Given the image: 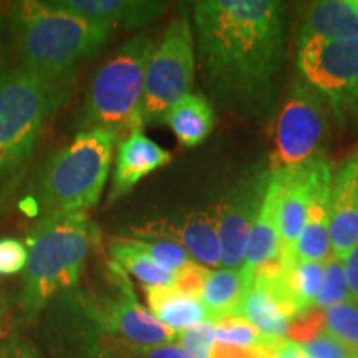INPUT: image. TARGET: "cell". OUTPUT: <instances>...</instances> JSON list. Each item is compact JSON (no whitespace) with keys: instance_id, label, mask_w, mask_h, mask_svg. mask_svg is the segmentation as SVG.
<instances>
[{"instance_id":"1","label":"cell","mask_w":358,"mask_h":358,"mask_svg":"<svg viewBox=\"0 0 358 358\" xmlns=\"http://www.w3.org/2000/svg\"><path fill=\"white\" fill-rule=\"evenodd\" d=\"M285 13L277 0L194 3L203 75L221 105L250 118L272 113L285 62Z\"/></svg>"},{"instance_id":"2","label":"cell","mask_w":358,"mask_h":358,"mask_svg":"<svg viewBox=\"0 0 358 358\" xmlns=\"http://www.w3.org/2000/svg\"><path fill=\"white\" fill-rule=\"evenodd\" d=\"M22 69L57 83L95 57L113 29L65 10L55 2H22L13 15Z\"/></svg>"},{"instance_id":"3","label":"cell","mask_w":358,"mask_h":358,"mask_svg":"<svg viewBox=\"0 0 358 358\" xmlns=\"http://www.w3.org/2000/svg\"><path fill=\"white\" fill-rule=\"evenodd\" d=\"M98 231L88 213L42 216L27 237L22 313L35 320L53 297L80 282Z\"/></svg>"},{"instance_id":"4","label":"cell","mask_w":358,"mask_h":358,"mask_svg":"<svg viewBox=\"0 0 358 358\" xmlns=\"http://www.w3.org/2000/svg\"><path fill=\"white\" fill-rule=\"evenodd\" d=\"M64 83L17 66L0 75V194L32 158L40 133L62 101Z\"/></svg>"},{"instance_id":"5","label":"cell","mask_w":358,"mask_h":358,"mask_svg":"<svg viewBox=\"0 0 358 358\" xmlns=\"http://www.w3.org/2000/svg\"><path fill=\"white\" fill-rule=\"evenodd\" d=\"M118 134L110 129H83L48 161L40 179L38 213H88L101 198Z\"/></svg>"},{"instance_id":"6","label":"cell","mask_w":358,"mask_h":358,"mask_svg":"<svg viewBox=\"0 0 358 358\" xmlns=\"http://www.w3.org/2000/svg\"><path fill=\"white\" fill-rule=\"evenodd\" d=\"M153 50V40L146 35H136L100 66L90 82L83 103L87 129L101 128L116 134L143 129L145 73Z\"/></svg>"},{"instance_id":"7","label":"cell","mask_w":358,"mask_h":358,"mask_svg":"<svg viewBox=\"0 0 358 358\" xmlns=\"http://www.w3.org/2000/svg\"><path fill=\"white\" fill-rule=\"evenodd\" d=\"M194 69L191 22L187 13L181 10L168 24L163 38L148 62L141 106L143 123L161 122L171 106L189 95Z\"/></svg>"},{"instance_id":"8","label":"cell","mask_w":358,"mask_h":358,"mask_svg":"<svg viewBox=\"0 0 358 358\" xmlns=\"http://www.w3.org/2000/svg\"><path fill=\"white\" fill-rule=\"evenodd\" d=\"M110 284L113 294L85 303V312L100 338L124 343L129 347H158L178 340V334L163 325L141 306L127 272L118 264L108 262Z\"/></svg>"},{"instance_id":"9","label":"cell","mask_w":358,"mask_h":358,"mask_svg":"<svg viewBox=\"0 0 358 358\" xmlns=\"http://www.w3.org/2000/svg\"><path fill=\"white\" fill-rule=\"evenodd\" d=\"M297 62L303 80L329 100L340 122L358 115V38L302 40Z\"/></svg>"},{"instance_id":"10","label":"cell","mask_w":358,"mask_h":358,"mask_svg":"<svg viewBox=\"0 0 358 358\" xmlns=\"http://www.w3.org/2000/svg\"><path fill=\"white\" fill-rule=\"evenodd\" d=\"M327 129L329 115L324 96L307 82H297L277 120L271 171L297 166L319 156Z\"/></svg>"},{"instance_id":"11","label":"cell","mask_w":358,"mask_h":358,"mask_svg":"<svg viewBox=\"0 0 358 358\" xmlns=\"http://www.w3.org/2000/svg\"><path fill=\"white\" fill-rule=\"evenodd\" d=\"M271 174V168L252 171L211 208L221 244V266L237 268L244 264L250 231L266 198Z\"/></svg>"},{"instance_id":"12","label":"cell","mask_w":358,"mask_h":358,"mask_svg":"<svg viewBox=\"0 0 358 358\" xmlns=\"http://www.w3.org/2000/svg\"><path fill=\"white\" fill-rule=\"evenodd\" d=\"M272 173L275 174L280 186V257H285L301 236L317 189L332 179V169L324 156H315L297 166Z\"/></svg>"},{"instance_id":"13","label":"cell","mask_w":358,"mask_h":358,"mask_svg":"<svg viewBox=\"0 0 358 358\" xmlns=\"http://www.w3.org/2000/svg\"><path fill=\"white\" fill-rule=\"evenodd\" d=\"M129 237H151V239H168L181 245L194 262L201 266H221V244H219L217 224L211 209L208 211L187 213L178 219H156L131 227Z\"/></svg>"},{"instance_id":"14","label":"cell","mask_w":358,"mask_h":358,"mask_svg":"<svg viewBox=\"0 0 358 358\" xmlns=\"http://www.w3.org/2000/svg\"><path fill=\"white\" fill-rule=\"evenodd\" d=\"M329 216L332 254L347 259L358 241V150L332 179Z\"/></svg>"},{"instance_id":"15","label":"cell","mask_w":358,"mask_h":358,"mask_svg":"<svg viewBox=\"0 0 358 358\" xmlns=\"http://www.w3.org/2000/svg\"><path fill=\"white\" fill-rule=\"evenodd\" d=\"M171 159V153L148 138L143 129L127 134V138L118 143L116 151L110 203L127 196L141 179L156 169L166 166Z\"/></svg>"},{"instance_id":"16","label":"cell","mask_w":358,"mask_h":358,"mask_svg":"<svg viewBox=\"0 0 358 358\" xmlns=\"http://www.w3.org/2000/svg\"><path fill=\"white\" fill-rule=\"evenodd\" d=\"M57 6L116 29H136L166 12L169 3L148 0H57Z\"/></svg>"},{"instance_id":"17","label":"cell","mask_w":358,"mask_h":358,"mask_svg":"<svg viewBox=\"0 0 358 358\" xmlns=\"http://www.w3.org/2000/svg\"><path fill=\"white\" fill-rule=\"evenodd\" d=\"M272 173V171H271ZM279 203L280 186L275 174H271L266 198L262 201L261 211L250 231L248 249L243 266L249 272H256L264 264L280 257V231H279Z\"/></svg>"},{"instance_id":"18","label":"cell","mask_w":358,"mask_h":358,"mask_svg":"<svg viewBox=\"0 0 358 358\" xmlns=\"http://www.w3.org/2000/svg\"><path fill=\"white\" fill-rule=\"evenodd\" d=\"M252 272L244 266L209 271L201 294V303L208 320L214 324L226 317H241L245 292L252 284Z\"/></svg>"},{"instance_id":"19","label":"cell","mask_w":358,"mask_h":358,"mask_svg":"<svg viewBox=\"0 0 358 358\" xmlns=\"http://www.w3.org/2000/svg\"><path fill=\"white\" fill-rule=\"evenodd\" d=\"M313 37L358 38V10L352 6V0L313 2L303 17L299 42Z\"/></svg>"},{"instance_id":"20","label":"cell","mask_w":358,"mask_h":358,"mask_svg":"<svg viewBox=\"0 0 358 358\" xmlns=\"http://www.w3.org/2000/svg\"><path fill=\"white\" fill-rule=\"evenodd\" d=\"M332 179L322 185L313 196L308 208L307 221L294 244L289 256L280 259H297V261H327L330 257V231H329V204Z\"/></svg>"},{"instance_id":"21","label":"cell","mask_w":358,"mask_h":358,"mask_svg":"<svg viewBox=\"0 0 358 358\" xmlns=\"http://www.w3.org/2000/svg\"><path fill=\"white\" fill-rule=\"evenodd\" d=\"M214 110L208 98L201 93H189L163 115L179 145L194 148L203 143L214 129Z\"/></svg>"},{"instance_id":"22","label":"cell","mask_w":358,"mask_h":358,"mask_svg":"<svg viewBox=\"0 0 358 358\" xmlns=\"http://www.w3.org/2000/svg\"><path fill=\"white\" fill-rule=\"evenodd\" d=\"M150 312L173 332L181 334L192 325L208 320L199 299L187 295L174 285L145 287Z\"/></svg>"},{"instance_id":"23","label":"cell","mask_w":358,"mask_h":358,"mask_svg":"<svg viewBox=\"0 0 358 358\" xmlns=\"http://www.w3.org/2000/svg\"><path fill=\"white\" fill-rule=\"evenodd\" d=\"M111 261L118 264L127 274H131L145 287L174 285L176 274L164 271L138 248L131 237H113L108 244Z\"/></svg>"},{"instance_id":"24","label":"cell","mask_w":358,"mask_h":358,"mask_svg":"<svg viewBox=\"0 0 358 358\" xmlns=\"http://www.w3.org/2000/svg\"><path fill=\"white\" fill-rule=\"evenodd\" d=\"M282 262H284L285 289L292 297L299 315H302L315 306V297L324 280L327 261L282 259Z\"/></svg>"},{"instance_id":"25","label":"cell","mask_w":358,"mask_h":358,"mask_svg":"<svg viewBox=\"0 0 358 358\" xmlns=\"http://www.w3.org/2000/svg\"><path fill=\"white\" fill-rule=\"evenodd\" d=\"M324 312L325 332L358 355V302L347 301Z\"/></svg>"},{"instance_id":"26","label":"cell","mask_w":358,"mask_h":358,"mask_svg":"<svg viewBox=\"0 0 358 358\" xmlns=\"http://www.w3.org/2000/svg\"><path fill=\"white\" fill-rule=\"evenodd\" d=\"M347 301H352L350 292H348L347 272H345V259L330 256L325 262V274L322 280L320 290L315 297V308L327 310V308L338 306Z\"/></svg>"},{"instance_id":"27","label":"cell","mask_w":358,"mask_h":358,"mask_svg":"<svg viewBox=\"0 0 358 358\" xmlns=\"http://www.w3.org/2000/svg\"><path fill=\"white\" fill-rule=\"evenodd\" d=\"M143 252L164 271L176 274L187 262H191V256L181 245L168 239H151V237H131Z\"/></svg>"},{"instance_id":"28","label":"cell","mask_w":358,"mask_h":358,"mask_svg":"<svg viewBox=\"0 0 358 358\" xmlns=\"http://www.w3.org/2000/svg\"><path fill=\"white\" fill-rule=\"evenodd\" d=\"M214 329H216L217 342L229 343V345L257 348L267 342L243 317H226L214 322Z\"/></svg>"},{"instance_id":"29","label":"cell","mask_w":358,"mask_h":358,"mask_svg":"<svg viewBox=\"0 0 358 358\" xmlns=\"http://www.w3.org/2000/svg\"><path fill=\"white\" fill-rule=\"evenodd\" d=\"M178 342L187 358H211L216 343V329L213 322L204 320L178 334Z\"/></svg>"},{"instance_id":"30","label":"cell","mask_w":358,"mask_h":358,"mask_svg":"<svg viewBox=\"0 0 358 358\" xmlns=\"http://www.w3.org/2000/svg\"><path fill=\"white\" fill-rule=\"evenodd\" d=\"M29 261V248L13 237L0 239V277L15 275L24 272Z\"/></svg>"},{"instance_id":"31","label":"cell","mask_w":358,"mask_h":358,"mask_svg":"<svg viewBox=\"0 0 358 358\" xmlns=\"http://www.w3.org/2000/svg\"><path fill=\"white\" fill-rule=\"evenodd\" d=\"M325 330V312L320 308H310V310L299 315L297 319L290 322L287 340L294 343H306L308 340L317 337Z\"/></svg>"},{"instance_id":"32","label":"cell","mask_w":358,"mask_h":358,"mask_svg":"<svg viewBox=\"0 0 358 358\" xmlns=\"http://www.w3.org/2000/svg\"><path fill=\"white\" fill-rule=\"evenodd\" d=\"M301 348L307 358H355V353H352L325 330L308 342L301 343Z\"/></svg>"},{"instance_id":"33","label":"cell","mask_w":358,"mask_h":358,"mask_svg":"<svg viewBox=\"0 0 358 358\" xmlns=\"http://www.w3.org/2000/svg\"><path fill=\"white\" fill-rule=\"evenodd\" d=\"M209 274V268L201 266V264L191 261L187 262L181 271L176 272V280H174V287L181 290L187 295H192V297L199 299L201 294H203V287L206 277Z\"/></svg>"},{"instance_id":"34","label":"cell","mask_w":358,"mask_h":358,"mask_svg":"<svg viewBox=\"0 0 358 358\" xmlns=\"http://www.w3.org/2000/svg\"><path fill=\"white\" fill-rule=\"evenodd\" d=\"M120 347L128 358H187L178 340L158 347H129L124 343H120Z\"/></svg>"},{"instance_id":"35","label":"cell","mask_w":358,"mask_h":358,"mask_svg":"<svg viewBox=\"0 0 358 358\" xmlns=\"http://www.w3.org/2000/svg\"><path fill=\"white\" fill-rule=\"evenodd\" d=\"M345 272H347V284L348 292H350L352 301L358 302V241L355 248L348 257L345 259Z\"/></svg>"},{"instance_id":"36","label":"cell","mask_w":358,"mask_h":358,"mask_svg":"<svg viewBox=\"0 0 358 358\" xmlns=\"http://www.w3.org/2000/svg\"><path fill=\"white\" fill-rule=\"evenodd\" d=\"M254 353H256V348L236 347L229 345V343L217 342L216 340L211 358H254Z\"/></svg>"},{"instance_id":"37","label":"cell","mask_w":358,"mask_h":358,"mask_svg":"<svg viewBox=\"0 0 358 358\" xmlns=\"http://www.w3.org/2000/svg\"><path fill=\"white\" fill-rule=\"evenodd\" d=\"M92 358H128L124 355L118 342L106 338H98V342L92 347Z\"/></svg>"},{"instance_id":"38","label":"cell","mask_w":358,"mask_h":358,"mask_svg":"<svg viewBox=\"0 0 358 358\" xmlns=\"http://www.w3.org/2000/svg\"><path fill=\"white\" fill-rule=\"evenodd\" d=\"M275 358H307V357L299 343H294L285 338V340H280V342H277Z\"/></svg>"},{"instance_id":"39","label":"cell","mask_w":358,"mask_h":358,"mask_svg":"<svg viewBox=\"0 0 358 358\" xmlns=\"http://www.w3.org/2000/svg\"><path fill=\"white\" fill-rule=\"evenodd\" d=\"M6 358H40V355L30 345H20L19 348H13L12 352H7Z\"/></svg>"},{"instance_id":"40","label":"cell","mask_w":358,"mask_h":358,"mask_svg":"<svg viewBox=\"0 0 358 358\" xmlns=\"http://www.w3.org/2000/svg\"><path fill=\"white\" fill-rule=\"evenodd\" d=\"M3 315H6V302H3L2 294H0V324H2Z\"/></svg>"},{"instance_id":"41","label":"cell","mask_w":358,"mask_h":358,"mask_svg":"<svg viewBox=\"0 0 358 358\" xmlns=\"http://www.w3.org/2000/svg\"><path fill=\"white\" fill-rule=\"evenodd\" d=\"M6 353L7 350H2V348H0V358H6Z\"/></svg>"},{"instance_id":"42","label":"cell","mask_w":358,"mask_h":358,"mask_svg":"<svg viewBox=\"0 0 358 358\" xmlns=\"http://www.w3.org/2000/svg\"><path fill=\"white\" fill-rule=\"evenodd\" d=\"M352 6H353V7H355V8H357V10H358V0H352Z\"/></svg>"},{"instance_id":"43","label":"cell","mask_w":358,"mask_h":358,"mask_svg":"<svg viewBox=\"0 0 358 358\" xmlns=\"http://www.w3.org/2000/svg\"><path fill=\"white\" fill-rule=\"evenodd\" d=\"M355 358H358V355H355Z\"/></svg>"}]
</instances>
